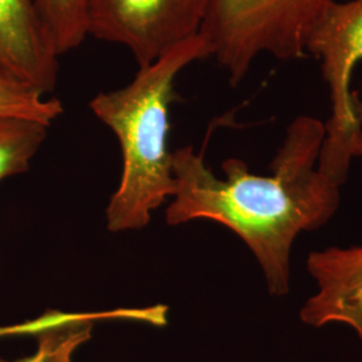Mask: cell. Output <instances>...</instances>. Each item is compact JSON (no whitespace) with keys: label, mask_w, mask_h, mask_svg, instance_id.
Returning a JSON list of instances; mask_svg holds the SVG:
<instances>
[{"label":"cell","mask_w":362,"mask_h":362,"mask_svg":"<svg viewBox=\"0 0 362 362\" xmlns=\"http://www.w3.org/2000/svg\"><path fill=\"white\" fill-rule=\"evenodd\" d=\"M325 134L318 118H294L266 176L251 173L243 160L228 158L221 164V180L192 146L175 151L176 189L167 223L207 219L227 227L258 260L269 293L284 297L291 288L298 235L322 228L341 206V187L318 169Z\"/></svg>","instance_id":"1"},{"label":"cell","mask_w":362,"mask_h":362,"mask_svg":"<svg viewBox=\"0 0 362 362\" xmlns=\"http://www.w3.org/2000/svg\"><path fill=\"white\" fill-rule=\"evenodd\" d=\"M208 57H212V49L200 33L140 67L127 86L91 100V112L115 132L122 153L119 185L106 209L112 233L146 227L152 212L175 194L173 152L168 148L175 82L187 66Z\"/></svg>","instance_id":"2"},{"label":"cell","mask_w":362,"mask_h":362,"mask_svg":"<svg viewBox=\"0 0 362 362\" xmlns=\"http://www.w3.org/2000/svg\"><path fill=\"white\" fill-rule=\"evenodd\" d=\"M334 0H208L202 34L230 83L242 82L262 55L288 62Z\"/></svg>","instance_id":"3"},{"label":"cell","mask_w":362,"mask_h":362,"mask_svg":"<svg viewBox=\"0 0 362 362\" xmlns=\"http://www.w3.org/2000/svg\"><path fill=\"white\" fill-rule=\"evenodd\" d=\"M306 52L321 61L330 98L318 169L341 187L349 175L358 132V94L351 90V78L362 61V0H334L313 30Z\"/></svg>","instance_id":"4"},{"label":"cell","mask_w":362,"mask_h":362,"mask_svg":"<svg viewBox=\"0 0 362 362\" xmlns=\"http://www.w3.org/2000/svg\"><path fill=\"white\" fill-rule=\"evenodd\" d=\"M208 0H88V37L124 46L139 69L202 33Z\"/></svg>","instance_id":"5"},{"label":"cell","mask_w":362,"mask_h":362,"mask_svg":"<svg viewBox=\"0 0 362 362\" xmlns=\"http://www.w3.org/2000/svg\"><path fill=\"white\" fill-rule=\"evenodd\" d=\"M306 267L317 288L300 309L302 322L346 325L362 339V245L313 251Z\"/></svg>","instance_id":"6"},{"label":"cell","mask_w":362,"mask_h":362,"mask_svg":"<svg viewBox=\"0 0 362 362\" xmlns=\"http://www.w3.org/2000/svg\"><path fill=\"white\" fill-rule=\"evenodd\" d=\"M0 70L46 95L55 89L59 54L39 0H0Z\"/></svg>","instance_id":"7"},{"label":"cell","mask_w":362,"mask_h":362,"mask_svg":"<svg viewBox=\"0 0 362 362\" xmlns=\"http://www.w3.org/2000/svg\"><path fill=\"white\" fill-rule=\"evenodd\" d=\"M49 128L31 119L0 117V181L28 170Z\"/></svg>","instance_id":"8"},{"label":"cell","mask_w":362,"mask_h":362,"mask_svg":"<svg viewBox=\"0 0 362 362\" xmlns=\"http://www.w3.org/2000/svg\"><path fill=\"white\" fill-rule=\"evenodd\" d=\"M64 106L19 78L0 70V117H15L50 127L62 115Z\"/></svg>","instance_id":"9"},{"label":"cell","mask_w":362,"mask_h":362,"mask_svg":"<svg viewBox=\"0 0 362 362\" xmlns=\"http://www.w3.org/2000/svg\"><path fill=\"white\" fill-rule=\"evenodd\" d=\"M88 0H39L55 50L61 55L77 49L88 38Z\"/></svg>","instance_id":"10"},{"label":"cell","mask_w":362,"mask_h":362,"mask_svg":"<svg viewBox=\"0 0 362 362\" xmlns=\"http://www.w3.org/2000/svg\"><path fill=\"white\" fill-rule=\"evenodd\" d=\"M95 321H77L71 324L59 325L40 332L38 349L34 354L16 360L0 362H73L76 350L89 341Z\"/></svg>","instance_id":"11"},{"label":"cell","mask_w":362,"mask_h":362,"mask_svg":"<svg viewBox=\"0 0 362 362\" xmlns=\"http://www.w3.org/2000/svg\"><path fill=\"white\" fill-rule=\"evenodd\" d=\"M66 321V315L62 311L49 310L35 320L26 321L23 324L0 326V338L3 337L26 336V334H39L40 332L50 329L54 326L62 325Z\"/></svg>","instance_id":"12"},{"label":"cell","mask_w":362,"mask_h":362,"mask_svg":"<svg viewBox=\"0 0 362 362\" xmlns=\"http://www.w3.org/2000/svg\"><path fill=\"white\" fill-rule=\"evenodd\" d=\"M357 117H358V132L353 143V157L362 160V98L357 100Z\"/></svg>","instance_id":"13"}]
</instances>
